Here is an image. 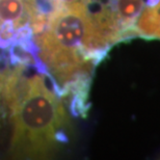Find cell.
I'll return each instance as SVG.
<instances>
[{
  "instance_id": "cell-2",
  "label": "cell",
  "mask_w": 160,
  "mask_h": 160,
  "mask_svg": "<svg viewBox=\"0 0 160 160\" xmlns=\"http://www.w3.org/2000/svg\"><path fill=\"white\" fill-rule=\"evenodd\" d=\"M34 62L16 63L8 69L3 102L11 123L9 154L15 158L43 159L54 155L68 139L70 120L60 96L49 88Z\"/></svg>"
},
{
  "instance_id": "cell-6",
  "label": "cell",
  "mask_w": 160,
  "mask_h": 160,
  "mask_svg": "<svg viewBox=\"0 0 160 160\" xmlns=\"http://www.w3.org/2000/svg\"><path fill=\"white\" fill-rule=\"evenodd\" d=\"M49 3L53 9V8H66V6H72L76 4L88 5L89 0H49Z\"/></svg>"
},
{
  "instance_id": "cell-3",
  "label": "cell",
  "mask_w": 160,
  "mask_h": 160,
  "mask_svg": "<svg viewBox=\"0 0 160 160\" xmlns=\"http://www.w3.org/2000/svg\"><path fill=\"white\" fill-rule=\"evenodd\" d=\"M45 22L37 0H0V49L12 65L39 62L36 37Z\"/></svg>"
},
{
  "instance_id": "cell-5",
  "label": "cell",
  "mask_w": 160,
  "mask_h": 160,
  "mask_svg": "<svg viewBox=\"0 0 160 160\" xmlns=\"http://www.w3.org/2000/svg\"><path fill=\"white\" fill-rule=\"evenodd\" d=\"M133 37L160 40V0H146L133 27Z\"/></svg>"
},
{
  "instance_id": "cell-1",
  "label": "cell",
  "mask_w": 160,
  "mask_h": 160,
  "mask_svg": "<svg viewBox=\"0 0 160 160\" xmlns=\"http://www.w3.org/2000/svg\"><path fill=\"white\" fill-rule=\"evenodd\" d=\"M37 55L44 72L71 110L88 108L89 82L96 65L106 55L96 32L88 5L53 8L36 37Z\"/></svg>"
},
{
  "instance_id": "cell-4",
  "label": "cell",
  "mask_w": 160,
  "mask_h": 160,
  "mask_svg": "<svg viewBox=\"0 0 160 160\" xmlns=\"http://www.w3.org/2000/svg\"><path fill=\"white\" fill-rule=\"evenodd\" d=\"M146 0H89L88 8L101 44L107 51L132 38L133 27Z\"/></svg>"
}]
</instances>
